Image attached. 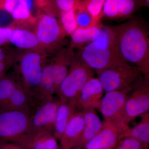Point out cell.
<instances>
[{
	"label": "cell",
	"mask_w": 149,
	"mask_h": 149,
	"mask_svg": "<svg viewBox=\"0 0 149 149\" xmlns=\"http://www.w3.org/2000/svg\"><path fill=\"white\" fill-rule=\"evenodd\" d=\"M79 49L77 54L96 74L115 65L128 64L107 25L104 26L101 34L95 41Z\"/></svg>",
	"instance_id": "7a4b0ae2"
},
{
	"label": "cell",
	"mask_w": 149,
	"mask_h": 149,
	"mask_svg": "<svg viewBox=\"0 0 149 149\" xmlns=\"http://www.w3.org/2000/svg\"><path fill=\"white\" fill-rule=\"evenodd\" d=\"M32 113L19 110L0 111V143H17L28 133Z\"/></svg>",
	"instance_id": "ba28073f"
},
{
	"label": "cell",
	"mask_w": 149,
	"mask_h": 149,
	"mask_svg": "<svg viewBox=\"0 0 149 149\" xmlns=\"http://www.w3.org/2000/svg\"><path fill=\"white\" fill-rule=\"evenodd\" d=\"M141 121L122 134L121 140L130 137L149 145V111L141 116Z\"/></svg>",
	"instance_id": "7402d4cb"
},
{
	"label": "cell",
	"mask_w": 149,
	"mask_h": 149,
	"mask_svg": "<svg viewBox=\"0 0 149 149\" xmlns=\"http://www.w3.org/2000/svg\"></svg>",
	"instance_id": "8d00e7d4"
},
{
	"label": "cell",
	"mask_w": 149,
	"mask_h": 149,
	"mask_svg": "<svg viewBox=\"0 0 149 149\" xmlns=\"http://www.w3.org/2000/svg\"><path fill=\"white\" fill-rule=\"evenodd\" d=\"M74 10L77 29H87L93 27H103L102 23H97L94 21L83 6L82 1H79Z\"/></svg>",
	"instance_id": "cb8c5ba5"
},
{
	"label": "cell",
	"mask_w": 149,
	"mask_h": 149,
	"mask_svg": "<svg viewBox=\"0 0 149 149\" xmlns=\"http://www.w3.org/2000/svg\"><path fill=\"white\" fill-rule=\"evenodd\" d=\"M104 89L98 78H91L83 87L76 101L77 109L83 111L98 109L103 98Z\"/></svg>",
	"instance_id": "4fadbf2b"
},
{
	"label": "cell",
	"mask_w": 149,
	"mask_h": 149,
	"mask_svg": "<svg viewBox=\"0 0 149 149\" xmlns=\"http://www.w3.org/2000/svg\"><path fill=\"white\" fill-rule=\"evenodd\" d=\"M74 53L73 48L69 45L60 50L52 61L44 65L40 88V102L57 95L68 73Z\"/></svg>",
	"instance_id": "277c9868"
},
{
	"label": "cell",
	"mask_w": 149,
	"mask_h": 149,
	"mask_svg": "<svg viewBox=\"0 0 149 149\" xmlns=\"http://www.w3.org/2000/svg\"><path fill=\"white\" fill-rule=\"evenodd\" d=\"M60 104L58 99L54 97L40 102L31 116L30 128L27 134L47 131L52 133L57 111Z\"/></svg>",
	"instance_id": "8fae6325"
},
{
	"label": "cell",
	"mask_w": 149,
	"mask_h": 149,
	"mask_svg": "<svg viewBox=\"0 0 149 149\" xmlns=\"http://www.w3.org/2000/svg\"><path fill=\"white\" fill-rule=\"evenodd\" d=\"M103 27H93L87 29H76L71 35L70 46L74 49L83 47L93 42L101 34Z\"/></svg>",
	"instance_id": "44dd1931"
},
{
	"label": "cell",
	"mask_w": 149,
	"mask_h": 149,
	"mask_svg": "<svg viewBox=\"0 0 149 149\" xmlns=\"http://www.w3.org/2000/svg\"><path fill=\"white\" fill-rule=\"evenodd\" d=\"M11 15L14 21L15 22L24 21L30 19L32 15L27 1H18Z\"/></svg>",
	"instance_id": "4316f807"
},
{
	"label": "cell",
	"mask_w": 149,
	"mask_h": 149,
	"mask_svg": "<svg viewBox=\"0 0 149 149\" xmlns=\"http://www.w3.org/2000/svg\"><path fill=\"white\" fill-rule=\"evenodd\" d=\"M11 54L15 62L14 72L19 83L27 93L40 102V88L45 54L36 50H26L17 57Z\"/></svg>",
	"instance_id": "3957f363"
},
{
	"label": "cell",
	"mask_w": 149,
	"mask_h": 149,
	"mask_svg": "<svg viewBox=\"0 0 149 149\" xmlns=\"http://www.w3.org/2000/svg\"><path fill=\"white\" fill-rule=\"evenodd\" d=\"M36 22L34 32L43 53L60 47L67 35L56 17L43 13Z\"/></svg>",
	"instance_id": "9c48e42d"
},
{
	"label": "cell",
	"mask_w": 149,
	"mask_h": 149,
	"mask_svg": "<svg viewBox=\"0 0 149 149\" xmlns=\"http://www.w3.org/2000/svg\"><path fill=\"white\" fill-rule=\"evenodd\" d=\"M13 63V58L11 54L10 56L8 58L0 61V80L6 76L8 70Z\"/></svg>",
	"instance_id": "1f68e13d"
},
{
	"label": "cell",
	"mask_w": 149,
	"mask_h": 149,
	"mask_svg": "<svg viewBox=\"0 0 149 149\" xmlns=\"http://www.w3.org/2000/svg\"><path fill=\"white\" fill-rule=\"evenodd\" d=\"M60 22L66 35L71 36L77 29V22L74 15V8L60 14Z\"/></svg>",
	"instance_id": "484cf974"
},
{
	"label": "cell",
	"mask_w": 149,
	"mask_h": 149,
	"mask_svg": "<svg viewBox=\"0 0 149 149\" xmlns=\"http://www.w3.org/2000/svg\"><path fill=\"white\" fill-rule=\"evenodd\" d=\"M144 6L146 7L149 9V0L144 1Z\"/></svg>",
	"instance_id": "d590c367"
},
{
	"label": "cell",
	"mask_w": 149,
	"mask_h": 149,
	"mask_svg": "<svg viewBox=\"0 0 149 149\" xmlns=\"http://www.w3.org/2000/svg\"><path fill=\"white\" fill-rule=\"evenodd\" d=\"M78 111L75 101L60 104L56 114L53 132L56 139H61L68 124Z\"/></svg>",
	"instance_id": "ac0fdd59"
},
{
	"label": "cell",
	"mask_w": 149,
	"mask_h": 149,
	"mask_svg": "<svg viewBox=\"0 0 149 149\" xmlns=\"http://www.w3.org/2000/svg\"><path fill=\"white\" fill-rule=\"evenodd\" d=\"M143 6V0H106L101 19H130L133 18L137 11Z\"/></svg>",
	"instance_id": "7c38bea8"
},
{
	"label": "cell",
	"mask_w": 149,
	"mask_h": 149,
	"mask_svg": "<svg viewBox=\"0 0 149 149\" xmlns=\"http://www.w3.org/2000/svg\"><path fill=\"white\" fill-rule=\"evenodd\" d=\"M19 83V81L14 72L6 74L0 80V108L6 104Z\"/></svg>",
	"instance_id": "603a6c76"
},
{
	"label": "cell",
	"mask_w": 149,
	"mask_h": 149,
	"mask_svg": "<svg viewBox=\"0 0 149 149\" xmlns=\"http://www.w3.org/2000/svg\"><path fill=\"white\" fill-rule=\"evenodd\" d=\"M79 1L74 0H56L55 1V5L56 6L59 13L74 8L79 3Z\"/></svg>",
	"instance_id": "f1b7e54d"
},
{
	"label": "cell",
	"mask_w": 149,
	"mask_h": 149,
	"mask_svg": "<svg viewBox=\"0 0 149 149\" xmlns=\"http://www.w3.org/2000/svg\"><path fill=\"white\" fill-rule=\"evenodd\" d=\"M95 72L74 53L68 73L59 88L57 95L60 103L76 102L85 84Z\"/></svg>",
	"instance_id": "5b68a950"
},
{
	"label": "cell",
	"mask_w": 149,
	"mask_h": 149,
	"mask_svg": "<svg viewBox=\"0 0 149 149\" xmlns=\"http://www.w3.org/2000/svg\"><path fill=\"white\" fill-rule=\"evenodd\" d=\"M11 56V54L0 47V61L5 60Z\"/></svg>",
	"instance_id": "e575fe53"
},
{
	"label": "cell",
	"mask_w": 149,
	"mask_h": 149,
	"mask_svg": "<svg viewBox=\"0 0 149 149\" xmlns=\"http://www.w3.org/2000/svg\"></svg>",
	"instance_id": "74e56055"
},
{
	"label": "cell",
	"mask_w": 149,
	"mask_h": 149,
	"mask_svg": "<svg viewBox=\"0 0 149 149\" xmlns=\"http://www.w3.org/2000/svg\"><path fill=\"white\" fill-rule=\"evenodd\" d=\"M122 134L119 130L104 122L102 130L86 144L83 149H113L121 140Z\"/></svg>",
	"instance_id": "9a60e30c"
},
{
	"label": "cell",
	"mask_w": 149,
	"mask_h": 149,
	"mask_svg": "<svg viewBox=\"0 0 149 149\" xmlns=\"http://www.w3.org/2000/svg\"><path fill=\"white\" fill-rule=\"evenodd\" d=\"M85 127L83 112L78 111L65 128L61 139V149L74 148L80 143Z\"/></svg>",
	"instance_id": "5bb4252c"
},
{
	"label": "cell",
	"mask_w": 149,
	"mask_h": 149,
	"mask_svg": "<svg viewBox=\"0 0 149 149\" xmlns=\"http://www.w3.org/2000/svg\"><path fill=\"white\" fill-rule=\"evenodd\" d=\"M9 42L21 49L38 51L43 53L35 32L27 29L13 27Z\"/></svg>",
	"instance_id": "ffe728a7"
},
{
	"label": "cell",
	"mask_w": 149,
	"mask_h": 149,
	"mask_svg": "<svg viewBox=\"0 0 149 149\" xmlns=\"http://www.w3.org/2000/svg\"><path fill=\"white\" fill-rule=\"evenodd\" d=\"M40 103L25 91L19 83L8 101L0 111L19 110L33 112Z\"/></svg>",
	"instance_id": "2e32d148"
},
{
	"label": "cell",
	"mask_w": 149,
	"mask_h": 149,
	"mask_svg": "<svg viewBox=\"0 0 149 149\" xmlns=\"http://www.w3.org/2000/svg\"><path fill=\"white\" fill-rule=\"evenodd\" d=\"M18 1L16 0H6L0 1V8L11 14L14 9L16 6Z\"/></svg>",
	"instance_id": "d6a6232c"
},
{
	"label": "cell",
	"mask_w": 149,
	"mask_h": 149,
	"mask_svg": "<svg viewBox=\"0 0 149 149\" xmlns=\"http://www.w3.org/2000/svg\"><path fill=\"white\" fill-rule=\"evenodd\" d=\"M0 149H26L23 146L13 142L0 143Z\"/></svg>",
	"instance_id": "836d02e7"
},
{
	"label": "cell",
	"mask_w": 149,
	"mask_h": 149,
	"mask_svg": "<svg viewBox=\"0 0 149 149\" xmlns=\"http://www.w3.org/2000/svg\"><path fill=\"white\" fill-rule=\"evenodd\" d=\"M81 111L84 116L85 127L80 143L74 149H83L86 144L102 130L104 125L94 109Z\"/></svg>",
	"instance_id": "d6986e66"
},
{
	"label": "cell",
	"mask_w": 149,
	"mask_h": 149,
	"mask_svg": "<svg viewBox=\"0 0 149 149\" xmlns=\"http://www.w3.org/2000/svg\"><path fill=\"white\" fill-rule=\"evenodd\" d=\"M14 19L10 14L0 8V27H11Z\"/></svg>",
	"instance_id": "f546056e"
},
{
	"label": "cell",
	"mask_w": 149,
	"mask_h": 149,
	"mask_svg": "<svg viewBox=\"0 0 149 149\" xmlns=\"http://www.w3.org/2000/svg\"><path fill=\"white\" fill-rule=\"evenodd\" d=\"M13 26L6 27H0V46L9 42L12 35Z\"/></svg>",
	"instance_id": "4dcf8cb0"
},
{
	"label": "cell",
	"mask_w": 149,
	"mask_h": 149,
	"mask_svg": "<svg viewBox=\"0 0 149 149\" xmlns=\"http://www.w3.org/2000/svg\"><path fill=\"white\" fill-rule=\"evenodd\" d=\"M149 111V78L143 76L128 93L125 105L126 124Z\"/></svg>",
	"instance_id": "30bf717a"
},
{
	"label": "cell",
	"mask_w": 149,
	"mask_h": 149,
	"mask_svg": "<svg viewBox=\"0 0 149 149\" xmlns=\"http://www.w3.org/2000/svg\"><path fill=\"white\" fill-rule=\"evenodd\" d=\"M97 74L106 93L132 88L143 76L138 68L127 63L113 65Z\"/></svg>",
	"instance_id": "52a82bcc"
},
{
	"label": "cell",
	"mask_w": 149,
	"mask_h": 149,
	"mask_svg": "<svg viewBox=\"0 0 149 149\" xmlns=\"http://www.w3.org/2000/svg\"><path fill=\"white\" fill-rule=\"evenodd\" d=\"M106 0H86L82 1L85 8L89 13L94 21L102 23L101 15Z\"/></svg>",
	"instance_id": "d4e9b609"
},
{
	"label": "cell",
	"mask_w": 149,
	"mask_h": 149,
	"mask_svg": "<svg viewBox=\"0 0 149 149\" xmlns=\"http://www.w3.org/2000/svg\"><path fill=\"white\" fill-rule=\"evenodd\" d=\"M132 88L107 92L102 99L99 108L103 116L104 122L122 134L130 128L125 122V110L128 94Z\"/></svg>",
	"instance_id": "8992f818"
},
{
	"label": "cell",
	"mask_w": 149,
	"mask_h": 149,
	"mask_svg": "<svg viewBox=\"0 0 149 149\" xmlns=\"http://www.w3.org/2000/svg\"><path fill=\"white\" fill-rule=\"evenodd\" d=\"M116 149H149V145L130 137L122 139Z\"/></svg>",
	"instance_id": "83f0119b"
},
{
	"label": "cell",
	"mask_w": 149,
	"mask_h": 149,
	"mask_svg": "<svg viewBox=\"0 0 149 149\" xmlns=\"http://www.w3.org/2000/svg\"><path fill=\"white\" fill-rule=\"evenodd\" d=\"M56 140L52 133L40 131L26 134L17 143L26 149H61Z\"/></svg>",
	"instance_id": "e0dca14e"
},
{
	"label": "cell",
	"mask_w": 149,
	"mask_h": 149,
	"mask_svg": "<svg viewBox=\"0 0 149 149\" xmlns=\"http://www.w3.org/2000/svg\"><path fill=\"white\" fill-rule=\"evenodd\" d=\"M107 27L124 59L136 65L144 77L149 78V24L133 17L122 24Z\"/></svg>",
	"instance_id": "6da1fadb"
}]
</instances>
